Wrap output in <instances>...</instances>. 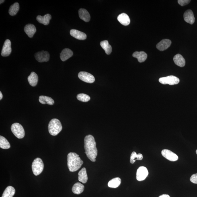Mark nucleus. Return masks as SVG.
I'll return each instance as SVG.
<instances>
[{
    "mask_svg": "<svg viewBox=\"0 0 197 197\" xmlns=\"http://www.w3.org/2000/svg\"><path fill=\"white\" fill-rule=\"evenodd\" d=\"M85 153L87 157L93 162L96 161L97 150L95 138L93 136L87 135L85 138Z\"/></svg>",
    "mask_w": 197,
    "mask_h": 197,
    "instance_id": "f257e3e1",
    "label": "nucleus"
},
{
    "mask_svg": "<svg viewBox=\"0 0 197 197\" xmlns=\"http://www.w3.org/2000/svg\"><path fill=\"white\" fill-rule=\"evenodd\" d=\"M68 167L71 172L77 171L81 168L83 164L79 155L75 153H71L67 156Z\"/></svg>",
    "mask_w": 197,
    "mask_h": 197,
    "instance_id": "f03ea898",
    "label": "nucleus"
},
{
    "mask_svg": "<svg viewBox=\"0 0 197 197\" xmlns=\"http://www.w3.org/2000/svg\"><path fill=\"white\" fill-rule=\"evenodd\" d=\"M61 122L57 119L54 118L50 121L48 125V130L51 135L56 136L62 130Z\"/></svg>",
    "mask_w": 197,
    "mask_h": 197,
    "instance_id": "7ed1b4c3",
    "label": "nucleus"
},
{
    "mask_svg": "<svg viewBox=\"0 0 197 197\" xmlns=\"http://www.w3.org/2000/svg\"><path fill=\"white\" fill-rule=\"evenodd\" d=\"M44 168V164L41 159L37 158L33 161L32 170L35 175H39L42 172Z\"/></svg>",
    "mask_w": 197,
    "mask_h": 197,
    "instance_id": "20e7f679",
    "label": "nucleus"
},
{
    "mask_svg": "<svg viewBox=\"0 0 197 197\" xmlns=\"http://www.w3.org/2000/svg\"><path fill=\"white\" fill-rule=\"evenodd\" d=\"M11 129L14 136L19 139H22L24 137L25 130L21 124L15 123L12 125Z\"/></svg>",
    "mask_w": 197,
    "mask_h": 197,
    "instance_id": "39448f33",
    "label": "nucleus"
},
{
    "mask_svg": "<svg viewBox=\"0 0 197 197\" xmlns=\"http://www.w3.org/2000/svg\"><path fill=\"white\" fill-rule=\"evenodd\" d=\"M159 81L162 84L174 85L178 84L180 80L175 76L171 75L165 77L160 78Z\"/></svg>",
    "mask_w": 197,
    "mask_h": 197,
    "instance_id": "423d86ee",
    "label": "nucleus"
},
{
    "mask_svg": "<svg viewBox=\"0 0 197 197\" xmlns=\"http://www.w3.org/2000/svg\"><path fill=\"white\" fill-rule=\"evenodd\" d=\"M78 77L81 81L87 83H92L95 81L93 76L87 72H80L78 74Z\"/></svg>",
    "mask_w": 197,
    "mask_h": 197,
    "instance_id": "0eeeda50",
    "label": "nucleus"
},
{
    "mask_svg": "<svg viewBox=\"0 0 197 197\" xmlns=\"http://www.w3.org/2000/svg\"><path fill=\"white\" fill-rule=\"evenodd\" d=\"M148 174L149 172L146 167H140L136 171V179L138 181H143L147 178Z\"/></svg>",
    "mask_w": 197,
    "mask_h": 197,
    "instance_id": "6e6552de",
    "label": "nucleus"
},
{
    "mask_svg": "<svg viewBox=\"0 0 197 197\" xmlns=\"http://www.w3.org/2000/svg\"><path fill=\"white\" fill-rule=\"evenodd\" d=\"M36 60L40 62L48 61L49 60L50 55L48 52L42 51L38 52L35 54Z\"/></svg>",
    "mask_w": 197,
    "mask_h": 197,
    "instance_id": "1a4fd4ad",
    "label": "nucleus"
},
{
    "mask_svg": "<svg viewBox=\"0 0 197 197\" xmlns=\"http://www.w3.org/2000/svg\"><path fill=\"white\" fill-rule=\"evenodd\" d=\"M161 154L164 157L170 161H175L179 159L178 156L176 154L169 150H163L161 152Z\"/></svg>",
    "mask_w": 197,
    "mask_h": 197,
    "instance_id": "9d476101",
    "label": "nucleus"
},
{
    "mask_svg": "<svg viewBox=\"0 0 197 197\" xmlns=\"http://www.w3.org/2000/svg\"><path fill=\"white\" fill-rule=\"evenodd\" d=\"M11 42L9 40L5 41L2 50L1 55L3 57L9 56L11 52Z\"/></svg>",
    "mask_w": 197,
    "mask_h": 197,
    "instance_id": "9b49d317",
    "label": "nucleus"
},
{
    "mask_svg": "<svg viewBox=\"0 0 197 197\" xmlns=\"http://www.w3.org/2000/svg\"><path fill=\"white\" fill-rule=\"evenodd\" d=\"M70 33L72 37L79 40H83L87 38V35L85 33L76 29H72Z\"/></svg>",
    "mask_w": 197,
    "mask_h": 197,
    "instance_id": "f8f14e48",
    "label": "nucleus"
},
{
    "mask_svg": "<svg viewBox=\"0 0 197 197\" xmlns=\"http://www.w3.org/2000/svg\"><path fill=\"white\" fill-rule=\"evenodd\" d=\"M171 43L170 40L164 39L157 45L156 47L158 50L162 51L167 49L171 46Z\"/></svg>",
    "mask_w": 197,
    "mask_h": 197,
    "instance_id": "ddd939ff",
    "label": "nucleus"
},
{
    "mask_svg": "<svg viewBox=\"0 0 197 197\" xmlns=\"http://www.w3.org/2000/svg\"><path fill=\"white\" fill-rule=\"evenodd\" d=\"M184 18L186 22L191 25L194 24L195 21V18L194 13L191 10H188L185 12L184 14Z\"/></svg>",
    "mask_w": 197,
    "mask_h": 197,
    "instance_id": "4468645a",
    "label": "nucleus"
},
{
    "mask_svg": "<svg viewBox=\"0 0 197 197\" xmlns=\"http://www.w3.org/2000/svg\"><path fill=\"white\" fill-rule=\"evenodd\" d=\"M24 31L29 37L32 38L36 32V29L34 25L28 24L25 27Z\"/></svg>",
    "mask_w": 197,
    "mask_h": 197,
    "instance_id": "2eb2a0df",
    "label": "nucleus"
},
{
    "mask_svg": "<svg viewBox=\"0 0 197 197\" xmlns=\"http://www.w3.org/2000/svg\"><path fill=\"white\" fill-rule=\"evenodd\" d=\"M117 19L119 22L124 26H128L130 22L129 17L125 13H122L119 15Z\"/></svg>",
    "mask_w": 197,
    "mask_h": 197,
    "instance_id": "dca6fc26",
    "label": "nucleus"
},
{
    "mask_svg": "<svg viewBox=\"0 0 197 197\" xmlns=\"http://www.w3.org/2000/svg\"><path fill=\"white\" fill-rule=\"evenodd\" d=\"M73 55V52L68 48H65L62 50L60 53V58L62 61H66Z\"/></svg>",
    "mask_w": 197,
    "mask_h": 197,
    "instance_id": "f3484780",
    "label": "nucleus"
},
{
    "mask_svg": "<svg viewBox=\"0 0 197 197\" xmlns=\"http://www.w3.org/2000/svg\"><path fill=\"white\" fill-rule=\"evenodd\" d=\"M79 14L80 18L85 22H88L90 20V14L86 10L80 9L79 11Z\"/></svg>",
    "mask_w": 197,
    "mask_h": 197,
    "instance_id": "a211bd4d",
    "label": "nucleus"
},
{
    "mask_svg": "<svg viewBox=\"0 0 197 197\" xmlns=\"http://www.w3.org/2000/svg\"><path fill=\"white\" fill-rule=\"evenodd\" d=\"M173 61L177 66L181 67H184L186 64V61L184 57L180 54H177L173 57Z\"/></svg>",
    "mask_w": 197,
    "mask_h": 197,
    "instance_id": "6ab92c4d",
    "label": "nucleus"
},
{
    "mask_svg": "<svg viewBox=\"0 0 197 197\" xmlns=\"http://www.w3.org/2000/svg\"><path fill=\"white\" fill-rule=\"evenodd\" d=\"M52 16L50 14H46L44 16L38 15L37 17V20L39 22L45 25H47L49 23L50 20L51 19Z\"/></svg>",
    "mask_w": 197,
    "mask_h": 197,
    "instance_id": "aec40b11",
    "label": "nucleus"
},
{
    "mask_svg": "<svg viewBox=\"0 0 197 197\" xmlns=\"http://www.w3.org/2000/svg\"><path fill=\"white\" fill-rule=\"evenodd\" d=\"M132 56L134 57L137 58L139 62H142L145 61L147 59L148 55L147 54L144 52L136 51L132 54Z\"/></svg>",
    "mask_w": 197,
    "mask_h": 197,
    "instance_id": "412c9836",
    "label": "nucleus"
},
{
    "mask_svg": "<svg viewBox=\"0 0 197 197\" xmlns=\"http://www.w3.org/2000/svg\"><path fill=\"white\" fill-rule=\"evenodd\" d=\"M38 79V75L33 72L31 73L28 78L29 84L32 87L36 86L37 84Z\"/></svg>",
    "mask_w": 197,
    "mask_h": 197,
    "instance_id": "4be33fe9",
    "label": "nucleus"
},
{
    "mask_svg": "<svg viewBox=\"0 0 197 197\" xmlns=\"http://www.w3.org/2000/svg\"><path fill=\"white\" fill-rule=\"evenodd\" d=\"M78 180L80 182L85 184L87 182L88 176L86 169L83 167L79 171L78 173Z\"/></svg>",
    "mask_w": 197,
    "mask_h": 197,
    "instance_id": "5701e85b",
    "label": "nucleus"
},
{
    "mask_svg": "<svg viewBox=\"0 0 197 197\" xmlns=\"http://www.w3.org/2000/svg\"><path fill=\"white\" fill-rule=\"evenodd\" d=\"M85 186L80 183H75L72 188V191L74 194L79 195L81 194L84 190Z\"/></svg>",
    "mask_w": 197,
    "mask_h": 197,
    "instance_id": "b1692460",
    "label": "nucleus"
},
{
    "mask_svg": "<svg viewBox=\"0 0 197 197\" xmlns=\"http://www.w3.org/2000/svg\"><path fill=\"white\" fill-rule=\"evenodd\" d=\"M15 192V189L13 187H7L4 191L2 197H13Z\"/></svg>",
    "mask_w": 197,
    "mask_h": 197,
    "instance_id": "393cba45",
    "label": "nucleus"
},
{
    "mask_svg": "<svg viewBox=\"0 0 197 197\" xmlns=\"http://www.w3.org/2000/svg\"><path fill=\"white\" fill-rule=\"evenodd\" d=\"M100 45L101 47L105 50V52L107 54L109 55L111 54L112 50V47L109 44L108 41H102L100 42Z\"/></svg>",
    "mask_w": 197,
    "mask_h": 197,
    "instance_id": "a878e982",
    "label": "nucleus"
},
{
    "mask_svg": "<svg viewBox=\"0 0 197 197\" xmlns=\"http://www.w3.org/2000/svg\"><path fill=\"white\" fill-rule=\"evenodd\" d=\"M40 102L42 104L52 105L54 104V100L51 97L45 96H40L39 99Z\"/></svg>",
    "mask_w": 197,
    "mask_h": 197,
    "instance_id": "bb28decb",
    "label": "nucleus"
},
{
    "mask_svg": "<svg viewBox=\"0 0 197 197\" xmlns=\"http://www.w3.org/2000/svg\"><path fill=\"white\" fill-rule=\"evenodd\" d=\"M121 180L119 177H116L113 179L109 181L108 186L110 188H117L121 184Z\"/></svg>",
    "mask_w": 197,
    "mask_h": 197,
    "instance_id": "cd10ccee",
    "label": "nucleus"
},
{
    "mask_svg": "<svg viewBox=\"0 0 197 197\" xmlns=\"http://www.w3.org/2000/svg\"><path fill=\"white\" fill-rule=\"evenodd\" d=\"M0 148L5 149H9L10 148V145L9 141L2 136H0Z\"/></svg>",
    "mask_w": 197,
    "mask_h": 197,
    "instance_id": "c85d7f7f",
    "label": "nucleus"
},
{
    "mask_svg": "<svg viewBox=\"0 0 197 197\" xmlns=\"http://www.w3.org/2000/svg\"><path fill=\"white\" fill-rule=\"evenodd\" d=\"M19 9V4L18 3H15L12 5L9 9V13L11 16H14L16 15Z\"/></svg>",
    "mask_w": 197,
    "mask_h": 197,
    "instance_id": "c756f323",
    "label": "nucleus"
},
{
    "mask_svg": "<svg viewBox=\"0 0 197 197\" xmlns=\"http://www.w3.org/2000/svg\"><path fill=\"white\" fill-rule=\"evenodd\" d=\"M143 159V156L141 154L139 153L137 155L136 152H132L130 156V162L131 163L134 164L136 160H141Z\"/></svg>",
    "mask_w": 197,
    "mask_h": 197,
    "instance_id": "7c9ffc66",
    "label": "nucleus"
},
{
    "mask_svg": "<svg viewBox=\"0 0 197 197\" xmlns=\"http://www.w3.org/2000/svg\"><path fill=\"white\" fill-rule=\"evenodd\" d=\"M77 98L79 100L84 102H86L90 100V97L88 95L85 93H80L78 94Z\"/></svg>",
    "mask_w": 197,
    "mask_h": 197,
    "instance_id": "2f4dec72",
    "label": "nucleus"
},
{
    "mask_svg": "<svg viewBox=\"0 0 197 197\" xmlns=\"http://www.w3.org/2000/svg\"><path fill=\"white\" fill-rule=\"evenodd\" d=\"M191 1L189 0H178V2L181 6H184L188 4Z\"/></svg>",
    "mask_w": 197,
    "mask_h": 197,
    "instance_id": "473e14b6",
    "label": "nucleus"
},
{
    "mask_svg": "<svg viewBox=\"0 0 197 197\" xmlns=\"http://www.w3.org/2000/svg\"><path fill=\"white\" fill-rule=\"evenodd\" d=\"M190 180L191 182L194 184H197V173L191 176Z\"/></svg>",
    "mask_w": 197,
    "mask_h": 197,
    "instance_id": "72a5a7b5",
    "label": "nucleus"
},
{
    "mask_svg": "<svg viewBox=\"0 0 197 197\" xmlns=\"http://www.w3.org/2000/svg\"><path fill=\"white\" fill-rule=\"evenodd\" d=\"M159 197H171L169 195L167 194H163L160 196Z\"/></svg>",
    "mask_w": 197,
    "mask_h": 197,
    "instance_id": "f704fd0d",
    "label": "nucleus"
},
{
    "mask_svg": "<svg viewBox=\"0 0 197 197\" xmlns=\"http://www.w3.org/2000/svg\"><path fill=\"white\" fill-rule=\"evenodd\" d=\"M3 98V95L2 94V93H1V91H0V100H1Z\"/></svg>",
    "mask_w": 197,
    "mask_h": 197,
    "instance_id": "c9c22d12",
    "label": "nucleus"
},
{
    "mask_svg": "<svg viewBox=\"0 0 197 197\" xmlns=\"http://www.w3.org/2000/svg\"><path fill=\"white\" fill-rule=\"evenodd\" d=\"M5 2V1H4V0H1V1H0V3H1H1H3V2Z\"/></svg>",
    "mask_w": 197,
    "mask_h": 197,
    "instance_id": "e433bc0d",
    "label": "nucleus"
},
{
    "mask_svg": "<svg viewBox=\"0 0 197 197\" xmlns=\"http://www.w3.org/2000/svg\"><path fill=\"white\" fill-rule=\"evenodd\" d=\"M196 153L197 155V150H196Z\"/></svg>",
    "mask_w": 197,
    "mask_h": 197,
    "instance_id": "4c0bfd02",
    "label": "nucleus"
}]
</instances>
